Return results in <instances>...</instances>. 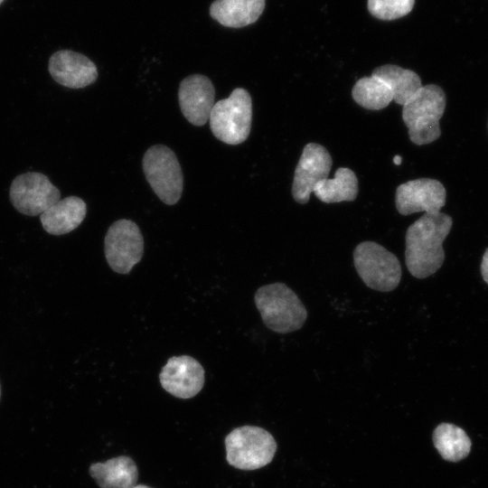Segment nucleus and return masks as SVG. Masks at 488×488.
Returning <instances> with one entry per match:
<instances>
[{"instance_id": "1", "label": "nucleus", "mask_w": 488, "mask_h": 488, "mask_svg": "<svg viewBox=\"0 0 488 488\" xmlns=\"http://www.w3.org/2000/svg\"><path fill=\"white\" fill-rule=\"evenodd\" d=\"M453 225L443 212L425 213L407 230L405 261L409 273L419 279L436 273L443 265V242Z\"/></svg>"}, {"instance_id": "2", "label": "nucleus", "mask_w": 488, "mask_h": 488, "mask_svg": "<svg viewBox=\"0 0 488 488\" xmlns=\"http://www.w3.org/2000/svg\"><path fill=\"white\" fill-rule=\"evenodd\" d=\"M446 99L444 90L437 85L422 86L402 108V119L412 143L422 145L434 142L440 135L441 119Z\"/></svg>"}, {"instance_id": "3", "label": "nucleus", "mask_w": 488, "mask_h": 488, "mask_svg": "<svg viewBox=\"0 0 488 488\" xmlns=\"http://www.w3.org/2000/svg\"><path fill=\"white\" fill-rule=\"evenodd\" d=\"M254 300L263 323L273 332L287 333L299 330L307 318L304 304L284 283L259 287Z\"/></svg>"}, {"instance_id": "4", "label": "nucleus", "mask_w": 488, "mask_h": 488, "mask_svg": "<svg viewBox=\"0 0 488 488\" xmlns=\"http://www.w3.org/2000/svg\"><path fill=\"white\" fill-rule=\"evenodd\" d=\"M229 465L240 470H256L269 464L276 453L273 436L259 427L234 428L224 440Z\"/></svg>"}, {"instance_id": "5", "label": "nucleus", "mask_w": 488, "mask_h": 488, "mask_svg": "<svg viewBox=\"0 0 488 488\" xmlns=\"http://www.w3.org/2000/svg\"><path fill=\"white\" fill-rule=\"evenodd\" d=\"M210 127L219 140L229 145L244 142L252 122V101L249 93L235 89L229 98L214 103L210 114Z\"/></svg>"}, {"instance_id": "6", "label": "nucleus", "mask_w": 488, "mask_h": 488, "mask_svg": "<svg viewBox=\"0 0 488 488\" xmlns=\"http://www.w3.org/2000/svg\"><path fill=\"white\" fill-rule=\"evenodd\" d=\"M353 263L359 277L370 288L389 292L399 284L402 275L398 258L374 241H363L353 250Z\"/></svg>"}, {"instance_id": "7", "label": "nucleus", "mask_w": 488, "mask_h": 488, "mask_svg": "<svg viewBox=\"0 0 488 488\" xmlns=\"http://www.w3.org/2000/svg\"><path fill=\"white\" fill-rule=\"evenodd\" d=\"M142 164L145 178L158 198L165 204H175L183 186V173L175 154L164 145H155L146 150Z\"/></svg>"}, {"instance_id": "8", "label": "nucleus", "mask_w": 488, "mask_h": 488, "mask_svg": "<svg viewBox=\"0 0 488 488\" xmlns=\"http://www.w3.org/2000/svg\"><path fill=\"white\" fill-rule=\"evenodd\" d=\"M105 256L109 267L119 274H127L144 253V239L138 226L130 220L115 221L104 240Z\"/></svg>"}, {"instance_id": "9", "label": "nucleus", "mask_w": 488, "mask_h": 488, "mask_svg": "<svg viewBox=\"0 0 488 488\" xmlns=\"http://www.w3.org/2000/svg\"><path fill=\"white\" fill-rule=\"evenodd\" d=\"M9 197L19 212L37 216L59 202L61 192L43 174L28 172L13 180Z\"/></svg>"}, {"instance_id": "10", "label": "nucleus", "mask_w": 488, "mask_h": 488, "mask_svg": "<svg viewBox=\"0 0 488 488\" xmlns=\"http://www.w3.org/2000/svg\"><path fill=\"white\" fill-rule=\"evenodd\" d=\"M446 192L437 180L419 178L398 186L395 203L401 215L415 212L437 213L446 203Z\"/></svg>"}, {"instance_id": "11", "label": "nucleus", "mask_w": 488, "mask_h": 488, "mask_svg": "<svg viewBox=\"0 0 488 488\" xmlns=\"http://www.w3.org/2000/svg\"><path fill=\"white\" fill-rule=\"evenodd\" d=\"M332 164V157L324 146L309 143L304 147L292 185V195L296 202L305 204L309 201L316 184L327 178Z\"/></svg>"}, {"instance_id": "12", "label": "nucleus", "mask_w": 488, "mask_h": 488, "mask_svg": "<svg viewBox=\"0 0 488 488\" xmlns=\"http://www.w3.org/2000/svg\"><path fill=\"white\" fill-rule=\"evenodd\" d=\"M159 380L162 387L173 396L190 399L202 389L204 370L201 363L191 356H174L163 367Z\"/></svg>"}, {"instance_id": "13", "label": "nucleus", "mask_w": 488, "mask_h": 488, "mask_svg": "<svg viewBox=\"0 0 488 488\" xmlns=\"http://www.w3.org/2000/svg\"><path fill=\"white\" fill-rule=\"evenodd\" d=\"M214 86L204 75L192 74L180 83L178 99L181 111L194 126L206 124L214 105Z\"/></svg>"}, {"instance_id": "14", "label": "nucleus", "mask_w": 488, "mask_h": 488, "mask_svg": "<svg viewBox=\"0 0 488 488\" xmlns=\"http://www.w3.org/2000/svg\"><path fill=\"white\" fill-rule=\"evenodd\" d=\"M52 79L67 88L81 89L94 83L98 70L87 56L70 50L54 52L48 65Z\"/></svg>"}, {"instance_id": "15", "label": "nucleus", "mask_w": 488, "mask_h": 488, "mask_svg": "<svg viewBox=\"0 0 488 488\" xmlns=\"http://www.w3.org/2000/svg\"><path fill=\"white\" fill-rule=\"evenodd\" d=\"M87 213L85 202L77 196L60 200L40 215L45 231L52 235H63L80 226Z\"/></svg>"}, {"instance_id": "16", "label": "nucleus", "mask_w": 488, "mask_h": 488, "mask_svg": "<svg viewBox=\"0 0 488 488\" xmlns=\"http://www.w3.org/2000/svg\"><path fill=\"white\" fill-rule=\"evenodd\" d=\"M89 472L100 488H133L138 478L136 463L126 455L94 463Z\"/></svg>"}, {"instance_id": "17", "label": "nucleus", "mask_w": 488, "mask_h": 488, "mask_svg": "<svg viewBox=\"0 0 488 488\" xmlns=\"http://www.w3.org/2000/svg\"><path fill=\"white\" fill-rule=\"evenodd\" d=\"M266 0H215L211 16L221 25L240 28L255 23L265 8Z\"/></svg>"}, {"instance_id": "18", "label": "nucleus", "mask_w": 488, "mask_h": 488, "mask_svg": "<svg viewBox=\"0 0 488 488\" xmlns=\"http://www.w3.org/2000/svg\"><path fill=\"white\" fill-rule=\"evenodd\" d=\"M371 75L384 81L392 92L393 100L402 106L422 87L415 71L393 64L380 66Z\"/></svg>"}, {"instance_id": "19", "label": "nucleus", "mask_w": 488, "mask_h": 488, "mask_svg": "<svg viewBox=\"0 0 488 488\" xmlns=\"http://www.w3.org/2000/svg\"><path fill=\"white\" fill-rule=\"evenodd\" d=\"M358 179L356 174L347 167L336 170L334 177L325 178L314 189L315 196L325 203L352 202L358 194Z\"/></svg>"}, {"instance_id": "20", "label": "nucleus", "mask_w": 488, "mask_h": 488, "mask_svg": "<svg viewBox=\"0 0 488 488\" xmlns=\"http://www.w3.org/2000/svg\"><path fill=\"white\" fill-rule=\"evenodd\" d=\"M433 443L443 459L459 462L465 458L472 443L465 431L450 423L439 424L433 432Z\"/></svg>"}, {"instance_id": "21", "label": "nucleus", "mask_w": 488, "mask_h": 488, "mask_svg": "<svg viewBox=\"0 0 488 488\" xmlns=\"http://www.w3.org/2000/svg\"><path fill=\"white\" fill-rule=\"evenodd\" d=\"M352 95L357 104L370 110L385 108L393 100L389 86L373 75L360 79L354 84Z\"/></svg>"}, {"instance_id": "22", "label": "nucleus", "mask_w": 488, "mask_h": 488, "mask_svg": "<svg viewBox=\"0 0 488 488\" xmlns=\"http://www.w3.org/2000/svg\"><path fill=\"white\" fill-rule=\"evenodd\" d=\"M415 0H368L370 13L380 20H394L408 14Z\"/></svg>"}, {"instance_id": "23", "label": "nucleus", "mask_w": 488, "mask_h": 488, "mask_svg": "<svg viewBox=\"0 0 488 488\" xmlns=\"http://www.w3.org/2000/svg\"><path fill=\"white\" fill-rule=\"evenodd\" d=\"M481 274L484 282L488 285V249L483 253L481 263Z\"/></svg>"}, {"instance_id": "24", "label": "nucleus", "mask_w": 488, "mask_h": 488, "mask_svg": "<svg viewBox=\"0 0 488 488\" xmlns=\"http://www.w3.org/2000/svg\"><path fill=\"white\" fill-rule=\"evenodd\" d=\"M401 156L399 155H396L394 158H393V162L395 164H398L399 165L401 164Z\"/></svg>"}, {"instance_id": "25", "label": "nucleus", "mask_w": 488, "mask_h": 488, "mask_svg": "<svg viewBox=\"0 0 488 488\" xmlns=\"http://www.w3.org/2000/svg\"><path fill=\"white\" fill-rule=\"evenodd\" d=\"M133 488H151L149 486H146V485H144V484H136L135 487Z\"/></svg>"}, {"instance_id": "26", "label": "nucleus", "mask_w": 488, "mask_h": 488, "mask_svg": "<svg viewBox=\"0 0 488 488\" xmlns=\"http://www.w3.org/2000/svg\"><path fill=\"white\" fill-rule=\"evenodd\" d=\"M0 398H1V386H0Z\"/></svg>"}, {"instance_id": "27", "label": "nucleus", "mask_w": 488, "mask_h": 488, "mask_svg": "<svg viewBox=\"0 0 488 488\" xmlns=\"http://www.w3.org/2000/svg\"><path fill=\"white\" fill-rule=\"evenodd\" d=\"M4 0H0V4L3 2Z\"/></svg>"}]
</instances>
